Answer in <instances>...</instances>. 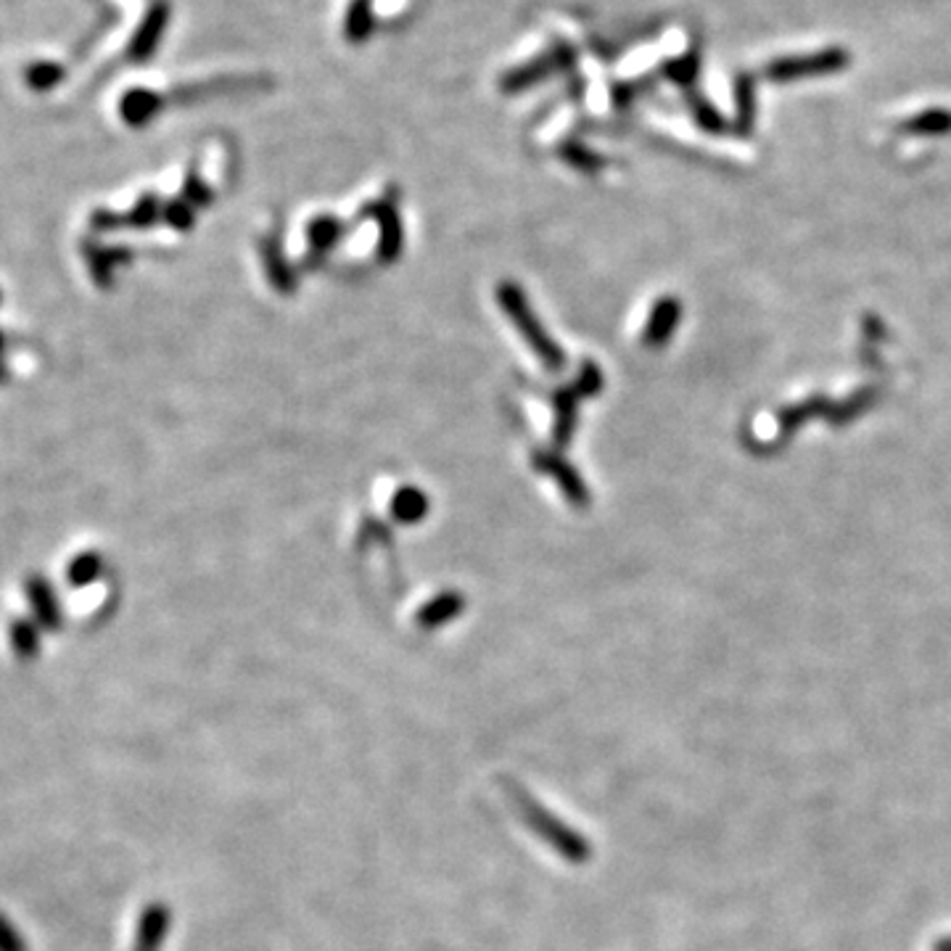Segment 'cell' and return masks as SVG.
Returning <instances> with one entry per match:
<instances>
[{
	"instance_id": "1",
	"label": "cell",
	"mask_w": 951,
	"mask_h": 951,
	"mask_svg": "<svg viewBox=\"0 0 951 951\" xmlns=\"http://www.w3.org/2000/svg\"><path fill=\"white\" fill-rule=\"evenodd\" d=\"M497 304L503 307V313L510 317V322L518 328V333L524 336L526 344L535 349L539 363L548 367V371H563V365H566L563 349L550 339V333L544 331L542 322L537 320L535 309H531L529 302H526L524 291L518 289L516 283H500Z\"/></svg>"
},
{
	"instance_id": "2",
	"label": "cell",
	"mask_w": 951,
	"mask_h": 951,
	"mask_svg": "<svg viewBox=\"0 0 951 951\" xmlns=\"http://www.w3.org/2000/svg\"><path fill=\"white\" fill-rule=\"evenodd\" d=\"M848 63V54L841 48L817 50L809 56H790V59H779L766 67V78L772 80H796L811 78V74H830L841 72Z\"/></svg>"
},
{
	"instance_id": "3",
	"label": "cell",
	"mask_w": 951,
	"mask_h": 951,
	"mask_svg": "<svg viewBox=\"0 0 951 951\" xmlns=\"http://www.w3.org/2000/svg\"><path fill=\"white\" fill-rule=\"evenodd\" d=\"M535 468L537 471L553 476L571 505H576V507L589 505V492H587L585 479H582L579 471H576L571 462H566L561 458V455L553 453V449H539V453H535Z\"/></svg>"
},
{
	"instance_id": "4",
	"label": "cell",
	"mask_w": 951,
	"mask_h": 951,
	"mask_svg": "<svg viewBox=\"0 0 951 951\" xmlns=\"http://www.w3.org/2000/svg\"><path fill=\"white\" fill-rule=\"evenodd\" d=\"M363 220H376L380 225L378 238V259L384 265H391L402 251V222L391 201H376L363 209Z\"/></svg>"
},
{
	"instance_id": "5",
	"label": "cell",
	"mask_w": 951,
	"mask_h": 951,
	"mask_svg": "<svg viewBox=\"0 0 951 951\" xmlns=\"http://www.w3.org/2000/svg\"><path fill=\"white\" fill-rule=\"evenodd\" d=\"M582 395L576 391V386H563L553 395V410H555V426H553V442L557 449L568 447L571 436L576 428V408H579Z\"/></svg>"
},
{
	"instance_id": "6",
	"label": "cell",
	"mask_w": 951,
	"mask_h": 951,
	"mask_svg": "<svg viewBox=\"0 0 951 951\" xmlns=\"http://www.w3.org/2000/svg\"><path fill=\"white\" fill-rule=\"evenodd\" d=\"M349 231L347 222L331 218V214H322L315 218L307 225V244H309V257H322L326 251H331L339 238Z\"/></svg>"
},
{
	"instance_id": "7",
	"label": "cell",
	"mask_w": 951,
	"mask_h": 951,
	"mask_svg": "<svg viewBox=\"0 0 951 951\" xmlns=\"http://www.w3.org/2000/svg\"><path fill=\"white\" fill-rule=\"evenodd\" d=\"M262 262H265V270H268V275H270V283L275 285L278 291L291 294V291L296 289L294 270H291V265L285 262L281 244H278L275 238L262 240Z\"/></svg>"
},
{
	"instance_id": "8",
	"label": "cell",
	"mask_w": 951,
	"mask_h": 951,
	"mask_svg": "<svg viewBox=\"0 0 951 951\" xmlns=\"http://www.w3.org/2000/svg\"><path fill=\"white\" fill-rule=\"evenodd\" d=\"M677 320H680V304L664 300L653 309L648 326H645V344L648 347H661L669 339V333L674 331Z\"/></svg>"
},
{
	"instance_id": "9",
	"label": "cell",
	"mask_w": 951,
	"mask_h": 951,
	"mask_svg": "<svg viewBox=\"0 0 951 951\" xmlns=\"http://www.w3.org/2000/svg\"><path fill=\"white\" fill-rule=\"evenodd\" d=\"M428 497L415 486H402L395 497H391V516L399 524H418L426 518Z\"/></svg>"
},
{
	"instance_id": "10",
	"label": "cell",
	"mask_w": 951,
	"mask_h": 951,
	"mask_svg": "<svg viewBox=\"0 0 951 951\" xmlns=\"http://www.w3.org/2000/svg\"><path fill=\"white\" fill-rule=\"evenodd\" d=\"M162 30H164V9H156L154 14L145 19L143 27L136 32V37H132V46H130L132 59H145V56L154 54Z\"/></svg>"
},
{
	"instance_id": "11",
	"label": "cell",
	"mask_w": 951,
	"mask_h": 951,
	"mask_svg": "<svg viewBox=\"0 0 951 951\" xmlns=\"http://www.w3.org/2000/svg\"><path fill=\"white\" fill-rule=\"evenodd\" d=\"M158 109V98L149 91H130L122 98V117L130 125H143L154 117Z\"/></svg>"
},
{
	"instance_id": "12",
	"label": "cell",
	"mask_w": 951,
	"mask_h": 951,
	"mask_svg": "<svg viewBox=\"0 0 951 951\" xmlns=\"http://www.w3.org/2000/svg\"><path fill=\"white\" fill-rule=\"evenodd\" d=\"M63 78V67L54 61H35L27 69V82L35 91H50Z\"/></svg>"
},
{
	"instance_id": "13",
	"label": "cell",
	"mask_w": 951,
	"mask_h": 951,
	"mask_svg": "<svg viewBox=\"0 0 951 951\" xmlns=\"http://www.w3.org/2000/svg\"><path fill=\"white\" fill-rule=\"evenodd\" d=\"M574 386H576V391H579L582 397L600 395V389H602V373H600V367L595 365L592 360H587V363L582 365V371H579V376H576Z\"/></svg>"
},
{
	"instance_id": "14",
	"label": "cell",
	"mask_w": 951,
	"mask_h": 951,
	"mask_svg": "<svg viewBox=\"0 0 951 951\" xmlns=\"http://www.w3.org/2000/svg\"><path fill=\"white\" fill-rule=\"evenodd\" d=\"M458 608H460L458 595H442V598H436L426 608V611H423L421 619L426 621V624H436V621H444V619L455 617V613H458Z\"/></svg>"
},
{
	"instance_id": "15",
	"label": "cell",
	"mask_w": 951,
	"mask_h": 951,
	"mask_svg": "<svg viewBox=\"0 0 951 951\" xmlns=\"http://www.w3.org/2000/svg\"><path fill=\"white\" fill-rule=\"evenodd\" d=\"M912 130H919V132H947V130H951V114H947V111L919 114L915 122H912Z\"/></svg>"
},
{
	"instance_id": "16",
	"label": "cell",
	"mask_w": 951,
	"mask_h": 951,
	"mask_svg": "<svg viewBox=\"0 0 951 951\" xmlns=\"http://www.w3.org/2000/svg\"><path fill=\"white\" fill-rule=\"evenodd\" d=\"M69 576H72L74 585H87L98 576V557L95 555H80L78 561L69 566Z\"/></svg>"
},
{
	"instance_id": "17",
	"label": "cell",
	"mask_w": 951,
	"mask_h": 951,
	"mask_svg": "<svg viewBox=\"0 0 951 951\" xmlns=\"http://www.w3.org/2000/svg\"><path fill=\"white\" fill-rule=\"evenodd\" d=\"M0 951H24V938H19L16 928L0 915Z\"/></svg>"
},
{
	"instance_id": "18",
	"label": "cell",
	"mask_w": 951,
	"mask_h": 951,
	"mask_svg": "<svg viewBox=\"0 0 951 951\" xmlns=\"http://www.w3.org/2000/svg\"><path fill=\"white\" fill-rule=\"evenodd\" d=\"M167 220L173 222L175 227H183V231H186V227L193 225V207L180 204V201H177V204L167 209Z\"/></svg>"
},
{
	"instance_id": "19",
	"label": "cell",
	"mask_w": 951,
	"mask_h": 951,
	"mask_svg": "<svg viewBox=\"0 0 951 951\" xmlns=\"http://www.w3.org/2000/svg\"><path fill=\"white\" fill-rule=\"evenodd\" d=\"M188 199H193V204H207L209 201V190L201 186V183H196V177L193 180H188Z\"/></svg>"
}]
</instances>
